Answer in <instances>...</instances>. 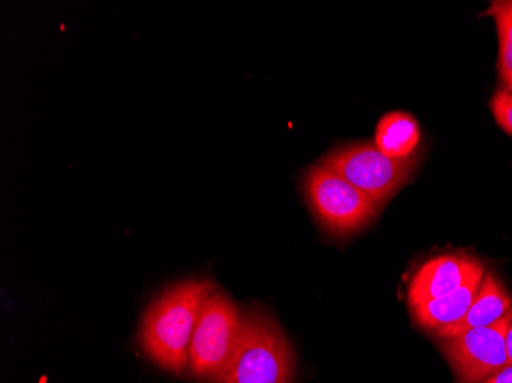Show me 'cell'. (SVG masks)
<instances>
[{
    "mask_svg": "<svg viewBox=\"0 0 512 383\" xmlns=\"http://www.w3.org/2000/svg\"><path fill=\"white\" fill-rule=\"evenodd\" d=\"M295 356L286 334L263 310L246 311L232 356L215 383H292Z\"/></svg>",
    "mask_w": 512,
    "mask_h": 383,
    "instance_id": "7a4b0ae2",
    "label": "cell"
},
{
    "mask_svg": "<svg viewBox=\"0 0 512 383\" xmlns=\"http://www.w3.org/2000/svg\"><path fill=\"white\" fill-rule=\"evenodd\" d=\"M506 354H508L509 367H512V311L509 315L508 330H506Z\"/></svg>",
    "mask_w": 512,
    "mask_h": 383,
    "instance_id": "5bb4252c",
    "label": "cell"
},
{
    "mask_svg": "<svg viewBox=\"0 0 512 383\" xmlns=\"http://www.w3.org/2000/svg\"><path fill=\"white\" fill-rule=\"evenodd\" d=\"M480 261L467 255H444L425 262L408 289L410 307L444 298L456 292L470 278Z\"/></svg>",
    "mask_w": 512,
    "mask_h": 383,
    "instance_id": "52a82bcc",
    "label": "cell"
},
{
    "mask_svg": "<svg viewBox=\"0 0 512 383\" xmlns=\"http://www.w3.org/2000/svg\"><path fill=\"white\" fill-rule=\"evenodd\" d=\"M509 315L491 327L474 328L442 341V351L456 371L459 383H482L509 367L506 354Z\"/></svg>",
    "mask_w": 512,
    "mask_h": 383,
    "instance_id": "8992f818",
    "label": "cell"
},
{
    "mask_svg": "<svg viewBox=\"0 0 512 383\" xmlns=\"http://www.w3.org/2000/svg\"><path fill=\"white\" fill-rule=\"evenodd\" d=\"M215 285L206 278L171 285L146 310L140 327V345L149 359L169 373H186L198 316Z\"/></svg>",
    "mask_w": 512,
    "mask_h": 383,
    "instance_id": "6da1fadb",
    "label": "cell"
},
{
    "mask_svg": "<svg viewBox=\"0 0 512 383\" xmlns=\"http://www.w3.org/2000/svg\"><path fill=\"white\" fill-rule=\"evenodd\" d=\"M421 141V129L407 112H390L381 118L375 135L379 151L396 160H407Z\"/></svg>",
    "mask_w": 512,
    "mask_h": 383,
    "instance_id": "30bf717a",
    "label": "cell"
},
{
    "mask_svg": "<svg viewBox=\"0 0 512 383\" xmlns=\"http://www.w3.org/2000/svg\"><path fill=\"white\" fill-rule=\"evenodd\" d=\"M243 311L215 290L201 308L192 334L189 371L195 379L215 383L229 362L243 325Z\"/></svg>",
    "mask_w": 512,
    "mask_h": 383,
    "instance_id": "3957f363",
    "label": "cell"
},
{
    "mask_svg": "<svg viewBox=\"0 0 512 383\" xmlns=\"http://www.w3.org/2000/svg\"><path fill=\"white\" fill-rule=\"evenodd\" d=\"M486 16L496 20L499 34V74L503 88L512 83V0H496L485 11Z\"/></svg>",
    "mask_w": 512,
    "mask_h": 383,
    "instance_id": "8fae6325",
    "label": "cell"
},
{
    "mask_svg": "<svg viewBox=\"0 0 512 383\" xmlns=\"http://www.w3.org/2000/svg\"><path fill=\"white\" fill-rule=\"evenodd\" d=\"M491 111L496 117L497 123L512 135V92L506 88H500L491 99Z\"/></svg>",
    "mask_w": 512,
    "mask_h": 383,
    "instance_id": "7c38bea8",
    "label": "cell"
},
{
    "mask_svg": "<svg viewBox=\"0 0 512 383\" xmlns=\"http://www.w3.org/2000/svg\"><path fill=\"white\" fill-rule=\"evenodd\" d=\"M511 311V296L493 272H485L482 285L467 315L463 316L457 324L442 328L434 334L440 341L451 339L474 328L491 327L506 318Z\"/></svg>",
    "mask_w": 512,
    "mask_h": 383,
    "instance_id": "ba28073f",
    "label": "cell"
},
{
    "mask_svg": "<svg viewBox=\"0 0 512 383\" xmlns=\"http://www.w3.org/2000/svg\"><path fill=\"white\" fill-rule=\"evenodd\" d=\"M506 89H509V91H511V92H512V83H511V85H509V86H508V88H506Z\"/></svg>",
    "mask_w": 512,
    "mask_h": 383,
    "instance_id": "9a60e30c",
    "label": "cell"
},
{
    "mask_svg": "<svg viewBox=\"0 0 512 383\" xmlns=\"http://www.w3.org/2000/svg\"><path fill=\"white\" fill-rule=\"evenodd\" d=\"M304 189L319 223L332 235H350L378 213L370 198L322 163L307 171Z\"/></svg>",
    "mask_w": 512,
    "mask_h": 383,
    "instance_id": "5b68a950",
    "label": "cell"
},
{
    "mask_svg": "<svg viewBox=\"0 0 512 383\" xmlns=\"http://www.w3.org/2000/svg\"><path fill=\"white\" fill-rule=\"evenodd\" d=\"M321 163L361 190L378 209L410 180L416 166L413 158L388 157L375 143L342 146L330 152Z\"/></svg>",
    "mask_w": 512,
    "mask_h": 383,
    "instance_id": "277c9868",
    "label": "cell"
},
{
    "mask_svg": "<svg viewBox=\"0 0 512 383\" xmlns=\"http://www.w3.org/2000/svg\"><path fill=\"white\" fill-rule=\"evenodd\" d=\"M482 383H512V367H506L505 370L499 371Z\"/></svg>",
    "mask_w": 512,
    "mask_h": 383,
    "instance_id": "4fadbf2b",
    "label": "cell"
},
{
    "mask_svg": "<svg viewBox=\"0 0 512 383\" xmlns=\"http://www.w3.org/2000/svg\"><path fill=\"white\" fill-rule=\"evenodd\" d=\"M483 276H485V267L480 262L479 266L471 273L470 278L456 292L411 308L414 321L424 330L433 331V333L457 324L470 310L480 285H482Z\"/></svg>",
    "mask_w": 512,
    "mask_h": 383,
    "instance_id": "9c48e42d",
    "label": "cell"
}]
</instances>
